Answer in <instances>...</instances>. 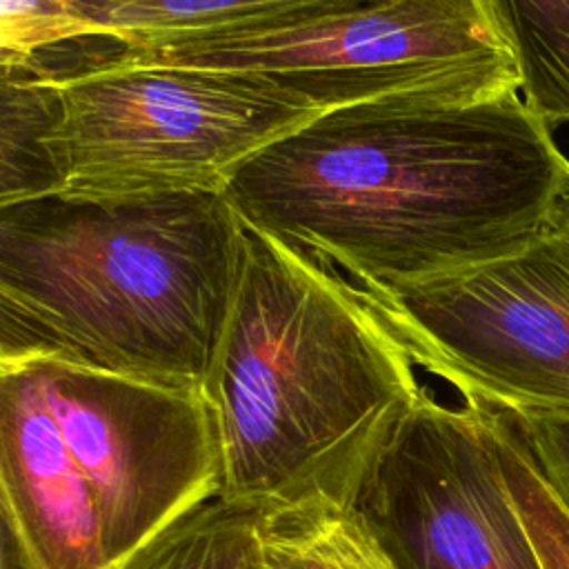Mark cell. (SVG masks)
Wrapping results in <instances>:
<instances>
[{"mask_svg":"<svg viewBox=\"0 0 569 569\" xmlns=\"http://www.w3.org/2000/svg\"><path fill=\"white\" fill-rule=\"evenodd\" d=\"M567 167L520 91L462 107L360 104L262 149L227 198L358 287L393 291L538 233Z\"/></svg>","mask_w":569,"mask_h":569,"instance_id":"obj_1","label":"cell"},{"mask_svg":"<svg viewBox=\"0 0 569 569\" xmlns=\"http://www.w3.org/2000/svg\"><path fill=\"white\" fill-rule=\"evenodd\" d=\"M416 369L353 280L244 222L233 298L200 387L220 440V498L262 513L309 500L353 507L425 389Z\"/></svg>","mask_w":569,"mask_h":569,"instance_id":"obj_2","label":"cell"},{"mask_svg":"<svg viewBox=\"0 0 569 569\" xmlns=\"http://www.w3.org/2000/svg\"><path fill=\"white\" fill-rule=\"evenodd\" d=\"M227 193L0 207V358L202 387L242 256Z\"/></svg>","mask_w":569,"mask_h":569,"instance_id":"obj_3","label":"cell"},{"mask_svg":"<svg viewBox=\"0 0 569 569\" xmlns=\"http://www.w3.org/2000/svg\"><path fill=\"white\" fill-rule=\"evenodd\" d=\"M91 64L258 76L322 111L462 107L522 84L496 0H296L213 29L91 40L73 69Z\"/></svg>","mask_w":569,"mask_h":569,"instance_id":"obj_4","label":"cell"},{"mask_svg":"<svg viewBox=\"0 0 569 569\" xmlns=\"http://www.w3.org/2000/svg\"><path fill=\"white\" fill-rule=\"evenodd\" d=\"M38 76L56 91L42 149L67 198L227 193L253 156L327 113L244 73L91 64Z\"/></svg>","mask_w":569,"mask_h":569,"instance_id":"obj_5","label":"cell"},{"mask_svg":"<svg viewBox=\"0 0 569 569\" xmlns=\"http://www.w3.org/2000/svg\"><path fill=\"white\" fill-rule=\"evenodd\" d=\"M362 291L416 367L462 400L516 416H569V242L545 224L482 262Z\"/></svg>","mask_w":569,"mask_h":569,"instance_id":"obj_6","label":"cell"},{"mask_svg":"<svg viewBox=\"0 0 569 569\" xmlns=\"http://www.w3.org/2000/svg\"><path fill=\"white\" fill-rule=\"evenodd\" d=\"M27 360L93 491L109 569L220 498V440L200 387Z\"/></svg>","mask_w":569,"mask_h":569,"instance_id":"obj_7","label":"cell"},{"mask_svg":"<svg viewBox=\"0 0 569 569\" xmlns=\"http://www.w3.org/2000/svg\"><path fill=\"white\" fill-rule=\"evenodd\" d=\"M398 569H545L473 405L425 387L353 502Z\"/></svg>","mask_w":569,"mask_h":569,"instance_id":"obj_8","label":"cell"},{"mask_svg":"<svg viewBox=\"0 0 569 569\" xmlns=\"http://www.w3.org/2000/svg\"><path fill=\"white\" fill-rule=\"evenodd\" d=\"M0 518L31 569H109L93 491L27 358L0 360Z\"/></svg>","mask_w":569,"mask_h":569,"instance_id":"obj_9","label":"cell"},{"mask_svg":"<svg viewBox=\"0 0 569 569\" xmlns=\"http://www.w3.org/2000/svg\"><path fill=\"white\" fill-rule=\"evenodd\" d=\"M291 2L296 0H49L22 53L29 60L62 42H120L138 36L213 29Z\"/></svg>","mask_w":569,"mask_h":569,"instance_id":"obj_10","label":"cell"},{"mask_svg":"<svg viewBox=\"0 0 569 569\" xmlns=\"http://www.w3.org/2000/svg\"><path fill=\"white\" fill-rule=\"evenodd\" d=\"M247 569H398L351 505L309 500L260 513Z\"/></svg>","mask_w":569,"mask_h":569,"instance_id":"obj_11","label":"cell"},{"mask_svg":"<svg viewBox=\"0 0 569 569\" xmlns=\"http://www.w3.org/2000/svg\"><path fill=\"white\" fill-rule=\"evenodd\" d=\"M489 445L496 453L509 500L545 569H569V511L542 476L520 420L511 411L473 400Z\"/></svg>","mask_w":569,"mask_h":569,"instance_id":"obj_12","label":"cell"},{"mask_svg":"<svg viewBox=\"0 0 569 569\" xmlns=\"http://www.w3.org/2000/svg\"><path fill=\"white\" fill-rule=\"evenodd\" d=\"M56 113V91L38 73L2 67L0 80V207L51 196L56 176L42 136Z\"/></svg>","mask_w":569,"mask_h":569,"instance_id":"obj_13","label":"cell"},{"mask_svg":"<svg viewBox=\"0 0 569 569\" xmlns=\"http://www.w3.org/2000/svg\"><path fill=\"white\" fill-rule=\"evenodd\" d=\"M520 62V93L549 127L569 122V0H496Z\"/></svg>","mask_w":569,"mask_h":569,"instance_id":"obj_14","label":"cell"},{"mask_svg":"<svg viewBox=\"0 0 569 569\" xmlns=\"http://www.w3.org/2000/svg\"><path fill=\"white\" fill-rule=\"evenodd\" d=\"M260 513L216 498L113 569H247Z\"/></svg>","mask_w":569,"mask_h":569,"instance_id":"obj_15","label":"cell"},{"mask_svg":"<svg viewBox=\"0 0 569 569\" xmlns=\"http://www.w3.org/2000/svg\"><path fill=\"white\" fill-rule=\"evenodd\" d=\"M516 416V413H513ZM533 458L569 511V416H516Z\"/></svg>","mask_w":569,"mask_h":569,"instance_id":"obj_16","label":"cell"},{"mask_svg":"<svg viewBox=\"0 0 569 569\" xmlns=\"http://www.w3.org/2000/svg\"><path fill=\"white\" fill-rule=\"evenodd\" d=\"M545 227L553 233H558L562 240L569 242V167L562 173V180L558 184V191L551 200L549 216L545 220Z\"/></svg>","mask_w":569,"mask_h":569,"instance_id":"obj_17","label":"cell"},{"mask_svg":"<svg viewBox=\"0 0 569 569\" xmlns=\"http://www.w3.org/2000/svg\"><path fill=\"white\" fill-rule=\"evenodd\" d=\"M0 569H31L18 538L7 520L0 518Z\"/></svg>","mask_w":569,"mask_h":569,"instance_id":"obj_18","label":"cell"}]
</instances>
